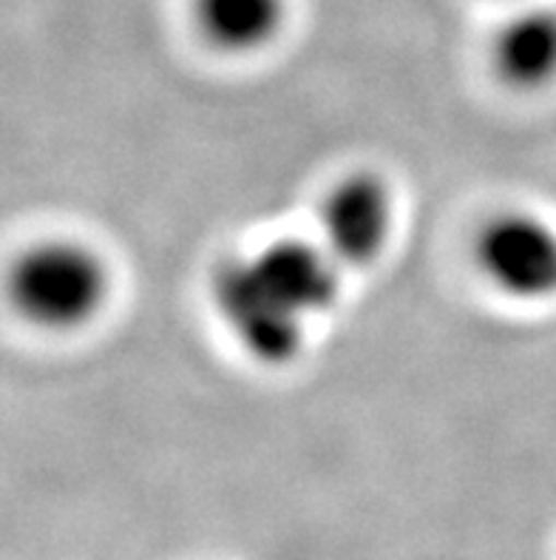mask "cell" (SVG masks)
<instances>
[{"instance_id": "6da1fadb", "label": "cell", "mask_w": 556, "mask_h": 560, "mask_svg": "<svg viewBox=\"0 0 556 560\" xmlns=\"http://www.w3.org/2000/svg\"><path fill=\"white\" fill-rule=\"evenodd\" d=\"M12 302L32 325L74 330L106 307L111 277L97 250L80 242L51 240L28 248L9 279Z\"/></svg>"}, {"instance_id": "7a4b0ae2", "label": "cell", "mask_w": 556, "mask_h": 560, "mask_svg": "<svg viewBox=\"0 0 556 560\" xmlns=\"http://www.w3.org/2000/svg\"><path fill=\"white\" fill-rule=\"evenodd\" d=\"M213 302L241 348L259 362L284 364L301 350L307 319L270 291L253 259H233L218 270L213 279Z\"/></svg>"}, {"instance_id": "3957f363", "label": "cell", "mask_w": 556, "mask_h": 560, "mask_svg": "<svg viewBox=\"0 0 556 560\" xmlns=\"http://www.w3.org/2000/svg\"><path fill=\"white\" fill-rule=\"evenodd\" d=\"M477 265L502 296L548 302L556 296V228L534 213L494 217L477 236Z\"/></svg>"}, {"instance_id": "277c9868", "label": "cell", "mask_w": 556, "mask_h": 560, "mask_svg": "<svg viewBox=\"0 0 556 560\" xmlns=\"http://www.w3.org/2000/svg\"><path fill=\"white\" fill-rule=\"evenodd\" d=\"M321 236L341 268H364L387 250L394 225V202L387 183L375 174H353L327 194Z\"/></svg>"}, {"instance_id": "5b68a950", "label": "cell", "mask_w": 556, "mask_h": 560, "mask_svg": "<svg viewBox=\"0 0 556 560\" xmlns=\"http://www.w3.org/2000/svg\"><path fill=\"white\" fill-rule=\"evenodd\" d=\"M259 277L301 319L324 313L341 293V265L324 245L279 240L250 256Z\"/></svg>"}, {"instance_id": "8992f818", "label": "cell", "mask_w": 556, "mask_h": 560, "mask_svg": "<svg viewBox=\"0 0 556 560\" xmlns=\"http://www.w3.org/2000/svg\"><path fill=\"white\" fill-rule=\"evenodd\" d=\"M494 71L514 89H540L556 78V12L522 9L506 21L492 46Z\"/></svg>"}, {"instance_id": "52a82bcc", "label": "cell", "mask_w": 556, "mask_h": 560, "mask_svg": "<svg viewBox=\"0 0 556 560\" xmlns=\"http://www.w3.org/2000/svg\"><path fill=\"white\" fill-rule=\"evenodd\" d=\"M202 35L222 51H259L275 40L287 0H193Z\"/></svg>"}]
</instances>
